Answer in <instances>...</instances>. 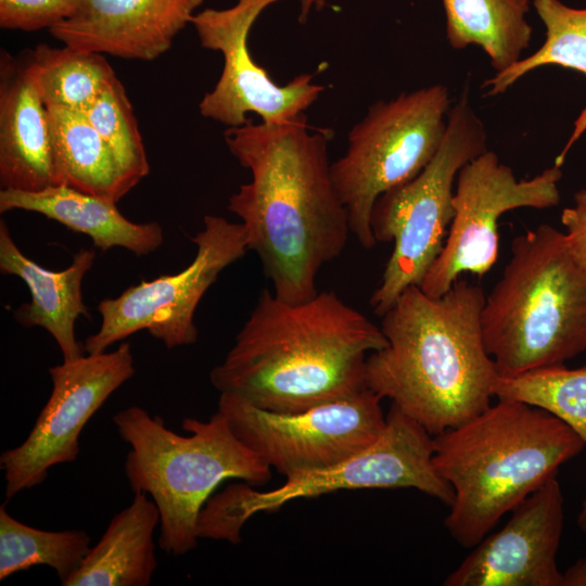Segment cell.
Masks as SVG:
<instances>
[{
	"mask_svg": "<svg viewBox=\"0 0 586 586\" xmlns=\"http://www.w3.org/2000/svg\"><path fill=\"white\" fill-rule=\"evenodd\" d=\"M577 526L586 535V497L582 502V507L577 515Z\"/></svg>",
	"mask_w": 586,
	"mask_h": 586,
	"instance_id": "cell-32",
	"label": "cell"
},
{
	"mask_svg": "<svg viewBox=\"0 0 586 586\" xmlns=\"http://www.w3.org/2000/svg\"><path fill=\"white\" fill-rule=\"evenodd\" d=\"M135 372L129 343L49 368L48 402L27 438L0 456L7 498L41 484L53 466L75 461L86 423Z\"/></svg>",
	"mask_w": 586,
	"mask_h": 586,
	"instance_id": "cell-13",
	"label": "cell"
},
{
	"mask_svg": "<svg viewBox=\"0 0 586 586\" xmlns=\"http://www.w3.org/2000/svg\"><path fill=\"white\" fill-rule=\"evenodd\" d=\"M487 150V133L464 90L448 113L444 140L433 160L411 180L375 201L370 225L378 242H393L370 306L382 317L411 285L421 284L445 244L455 215L460 169Z\"/></svg>",
	"mask_w": 586,
	"mask_h": 586,
	"instance_id": "cell-8",
	"label": "cell"
},
{
	"mask_svg": "<svg viewBox=\"0 0 586 586\" xmlns=\"http://www.w3.org/2000/svg\"><path fill=\"white\" fill-rule=\"evenodd\" d=\"M112 420L131 447L124 464L129 485L153 498L161 515L158 545L173 556L196 548L199 514L224 481L262 485L271 476L270 467L235 436L218 410L208 421L184 418L181 428L188 435L139 406Z\"/></svg>",
	"mask_w": 586,
	"mask_h": 586,
	"instance_id": "cell-6",
	"label": "cell"
},
{
	"mask_svg": "<svg viewBox=\"0 0 586 586\" xmlns=\"http://www.w3.org/2000/svg\"><path fill=\"white\" fill-rule=\"evenodd\" d=\"M382 398L368 387L313 408L280 413L220 393L218 411L235 436L285 479L342 462L383 433Z\"/></svg>",
	"mask_w": 586,
	"mask_h": 586,
	"instance_id": "cell-10",
	"label": "cell"
},
{
	"mask_svg": "<svg viewBox=\"0 0 586 586\" xmlns=\"http://www.w3.org/2000/svg\"><path fill=\"white\" fill-rule=\"evenodd\" d=\"M110 521L100 540L63 586H148L157 566L153 533L160 510L146 493Z\"/></svg>",
	"mask_w": 586,
	"mask_h": 586,
	"instance_id": "cell-20",
	"label": "cell"
},
{
	"mask_svg": "<svg viewBox=\"0 0 586 586\" xmlns=\"http://www.w3.org/2000/svg\"><path fill=\"white\" fill-rule=\"evenodd\" d=\"M81 0H0V27L10 30L51 29L73 16Z\"/></svg>",
	"mask_w": 586,
	"mask_h": 586,
	"instance_id": "cell-28",
	"label": "cell"
},
{
	"mask_svg": "<svg viewBox=\"0 0 586 586\" xmlns=\"http://www.w3.org/2000/svg\"><path fill=\"white\" fill-rule=\"evenodd\" d=\"M35 85L47 105L86 112L115 73L104 54L44 43L28 51Z\"/></svg>",
	"mask_w": 586,
	"mask_h": 586,
	"instance_id": "cell-24",
	"label": "cell"
},
{
	"mask_svg": "<svg viewBox=\"0 0 586 586\" xmlns=\"http://www.w3.org/2000/svg\"><path fill=\"white\" fill-rule=\"evenodd\" d=\"M433 453V436L392 404L381 436L348 459L289 476L271 491H257L245 482L211 496L198 518V536L239 544L242 526L254 514L347 489L416 488L450 507L454 489L435 469Z\"/></svg>",
	"mask_w": 586,
	"mask_h": 586,
	"instance_id": "cell-7",
	"label": "cell"
},
{
	"mask_svg": "<svg viewBox=\"0 0 586 586\" xmlns=\"http://www.w3.org/2000/svg\"><path fill=\"white\" fill-rule=\"evenodd\" d=\"M433 442L434 467L455 494L444 523L464 548L479 544L586 446L556 416L510 398H498Z\"/></svg>",
	"mask_w": 586,
	"mask_h": 586,
	"instance_id": "cell-4",
	"label": "cell"
},
{
	"mask_svg": "<svg viewBox=\"0 0 586 586\" xmlns=\"http://www.w3.org/2000/svg\"><path fill=\"white\" fill-rule=\"evenodd\" d=\"M196 254L175 275H161L126 289L98 305L101 324L85 343L87 354L104 353L112 344L146 330L167 348L198 341L196 307L219 273L249 251L243 225L206 215L204 227L192 238Z\"/></svg>",
	"mask_w": 586,
	"mask_h": 586,
	"instance_id": "cell-11",
	"label": "cell"
},
{
	"mask_svg": "<svg viewBox=\"0 0 586 586\" xmlns=\"http://www.w3.org/2000/svg\"><path fill=\"white\" fill-rule=\"evenodd\" d=\"M481 286L457 280L441 296L408 286L382 316L387 344L366 359V386L432 436L491 405L498 377L485 348Z\"/></svg>",
	"mask_w": 586,
	"mask_h": 586,
	"instance_id": "cell-3",
	"label": "cell"
},
{
	"mask_svg": "<svg viewBox=\"0 0 586 586\" xmlns=\"http://www.w3.org/2000/svg\"><path fill=\"white\" fill-rule=\"evenodd\" d=\"M506 525L485 536L445 586H563L557 564L564 497L556 476L527 496Z\"/></svg>",
	"mask_w": 586,
	"mask_h": 586,
	"instance_id": "cell-15",
	"label": "cell"
},
{
	"mask_svg": "<svg viewBox=\"0 0 586 586\" xmlns=\"http://www.w3.org/2000/svg\"><path fill=\"white\" fill-rule=\"evenodd\" d=\"M56 182L118 202L133 186L84 112L50 106Z\"/></svg>",
	"mask_w": 586,
	"mask_h": 586,
	"instance_id": "cell-21",
	"label": "cell"
},
{
	"mask_svg": "<svg viewBox=\"0 0 586 586\" xmlns=\"http://www.w3.org/2000/svg\"><path fill=\"white\" fill-rule=\"evenodd\" d=\"M386 344L333 291L289 303L265 289L211 382L258 408L300 412L366 388V359Z\"/></svg>",
	"mask_w": 586,
	"mask_h": 586,
	"instance_id": "cell-2",
	"label": "cell"
},
{
	"mask_svg": "<svg viewBox=\"0 0 586 586\" xmlns=\"http://www.w3.org/2000/svg\"><path fill=\"white\" fill-rule=\"evenodd\" d=\"M560 167L531 179H518L497 154L486 150L458 173L455 215L436 260L420 288L431 296L445 294L464 272L485 275L498 257V219L506 212L548 208L559 204Z\"/></svg>",
	"mask_w": 586,
	"mask_h": 586,
	"instance_id": "cell-12",
	"label": "cell"
},
{
	"mask_svg": "<svg viewBox=\"0 0 586 586\" xmlns=\"http://www.w3.org/2000/svg\"><path fill=\"white\" fill-rule=\"evenodd\" d=\"M327 2L328 0H300V3H301L300 21L304 22L313 9L319 10L323 8Z\"/></svg>",
	"mask_w": 586,
	"mask_h": 586,
	"instance_id": "cell-31",
	"label": "cell"
},
{
	"mask_svg": "<svg viewBox=\"0 0 586 586\" xmlns=\"http://www.w3.org/2000/svg\"><path fill=\"white\" fill-rule=\"evenodd\" d=\"M84 113L135 188L150 165L132 105L116 75Z\"/></svg>",
	"mask_w": 586,
	"mask_h": 586,
	"instance_id": "cell-27",
	"label": "cell"
},
{
	"mask_svg": "<svg viewBox=\"0 0 586 586\" xmlns=\"http://www.w3.org/2000/svg\"><path fill=\"white\" fill-rule=\"evenodd\" d=\"M497 398H510L539 407L572 428L586 445V366L543 367L514 377H497Z\"/></svg>",
	"mask_w": 586,
	"mask_h": 586,
	"instance_id": "cell-26",
	"label": "cell"
},
{
	"mask_svg": "<svg viewBox=\"0 0 586 586\" xmlns=\"http://www.w3.org/2000/svg\"><path fill=\"white\" fill-rule=\"evenodd\" d=\"M58 186L49 109L27 55L0 56V187L40 191Z\"/></svg>",
	"mask_w": 586,
	"mask_h": 586,
	"instance_id": "cell-17",
	"label": "cell"
},
{
	"mask_svg": "<svg viewBox=\"0 0 586 586\" xmlns=\"http://www.w3.org/2000/svg\"><path fill=\"white\" fill-rule=\"evenodd\" d=\"M203 0H81L49 33L65 46L126 60L153 61L168 51Z\"/></svg>",
	"mask_w": 586,
	"mask_h": 586,
	"instance_id": "cell-16",
	"label": "cell"
},
{
	"mask_svg": "<svg viewBox=\"0 0 586 586\" xmlns=\"http://www.w3.org/2000/svg\"><path fill=\"white\" fill-rule=\"evenodd\" d=\"M84 530L44 531L13 518L0 507V579L35 565L53 569L61 584L80 566L90 550Z\"/></svg>",
	"mask_w": 586,
	"mask_h": 586,
	"instance_id": "cell-25",
	"label": "cell"
},
{
	"mask_svg": "<svg viewBox=\"0 0 586 586\" xmlns=\"http://www.w3.org/2000/svg\"><path fill=\"white\" fill-rule=\"evenodd\" d=\"M481 322L498 377L563 365L586 351V270L548 224L515 237Z\"/></svg>",
	"mask_w": 586,
	"mask_h": 586,
	"instance_id": "cell-5",
	"label": "cell"
},
{
	"mask_svg": "<svg viewBox=\"0 0 586 586\" xmlns=\"http://www.w3.org/2000/svg\"><path fill=\"white\" fill-rule=\"evenodd\" d=\"M116 202L87 194L64 184L40 191L0 190V212L22 209L38 213L68 229L91 238L105 252L124 247L137 256L156 251L164 241L156 221L138 224L127 219Z\"/></svg>",
	"mask_w": 586,
	"mask_h": 586,
	"instance_id": "cell-19",
	"label": "cell"
},
{
	"mask_svg": "<svg viewBox=\"0 0 586 586\" xmlns=\"http://www.w3.org/2000/svg\"><path fill=\"white\" fill-rule=\"evenodd\" d=\"M448 89L436 84L371 105L348 133L345 154L331 164L351 232L371 250L370 217L384 192L419 175L444 140L450 111Z\"/></svg>",
	"mask_w": 586,
	"mask_h": 586,
	"instance_id": "cell-9",
	"label": "cell"
},
{
	"mask_svg": "<svg viewBox=\"0 0 586 586\" xmlns=\"http://www.w3.org/2000/svg\"><path fill=\"white\" fill-rule=\"evenodd\" d=\"M280 0H237L227 9H205L192 17L201 46L224 59L219 79L199 104L203 117L228 127L246 124L249 113L264 123H284L302 114L324 90L302 74L280 86L257 64L249 48V35L262 12Z\"/></svg>",
	"mask_w": 586,
	"mask_h": 586,
	"instance_id": "cell-14",
	"label": "cell"
},
{
	"mask_svg": "<svg viewBox=\"0 0 586 586\" xmlns=\"http://www.w3.org/2000/svg\"><path fill=\"white\" fill-rule=\"evenodd\" d=\"M561 222L571 254L586 270V189L575 193L574 205L562 211Z\"/></svg>",
	"mask_w": 586,
	"mask_h": 586,
	"instance_id": "cell-29",
	"label": "cell"
},
{
	"mask_svg": "<svg viewBox=\"0 0 586 586\" xmlns=\"http://www.w3.org/2000/svg\"><path fill=\"white\" fill-rule=\"evenodd\" d=\"M533 5L545 25L544 43L530 56L484 80V95L494 97L506 92L520 78L542 66L558 65L586 76V9L571 8L560 0H533ZM574 126L555 166L561 167L569 150L586 131V106Z\"/></svg>",
	"mask_w": 586,
	"mask_h": 586,
	"instance_id": "cell-23",
	"label": "cell"
},
{
	"mask_svg": "<svg viewBox=\"0 0 586 586\" xmlns=\"http://www.w3.org/2000/svg\"><path fill=\"white\" fill-rule=\"evenodd\" d=\"M446 35L453 49L482 48L496 73L521 60L533 28L526 20L530 0H442Z\"/></svg>",
	"mask_w": 586,
	"mask_h": 586,
	"instance_id": "cell-22",
	"label": "cell"
},
{
	"mask_svg": "<svg viewBox=\"0 0 586 586\" xmlns=\"http://www.w3.org/2000/svg\"><path fill=\"white\" fill-rule=\"evenodd\" d=\"M330 138L308 126L305 114L225 130L230 153L251 171L228 209L241 219L273 294L289 303L317 294L320 269L342 254L352 233L332 180Z\"/></svg>",
	"mask_w": 586,
	"mask_h": 586,
	"instance_id": "cell-1",
	"label": "cell"
},
{
	"mask_svg": "<svg viewBox=\"0 0 586 586\" xmlns=\"http://www.w3.org/2000/svg\"><path fill=\"white\" fill-rule=\"evenodd\" d=\"M94 259V250L81 249L66 269H46L21 252L7 224L0 222V271L21 278L30 292V301L14 311V318L24 327L37 326L48 331L60 347L63 361L86 353L76 339L75 323L79 316H88L81 286Z\"/></svg>",
	"mask_w": 586,
	"mask_h": 586,
	"instance_id": "cell-18",
	"label": "cell"
},
{
	"mask_svg": "<svg viewBox=\"0 0 586 586\" xmlns=\"http://www.w3.org/2000/svg\"><path fill=\"white\" fill-rule=\"evenodd\" d=\"M563 575V586H586V558L571 565Z\"/></svg>",
	"mask_w": 586,
	"mask_h": 586,
	"instance_id": "cell-30",
	"label": "cell"
}]
</instances>
